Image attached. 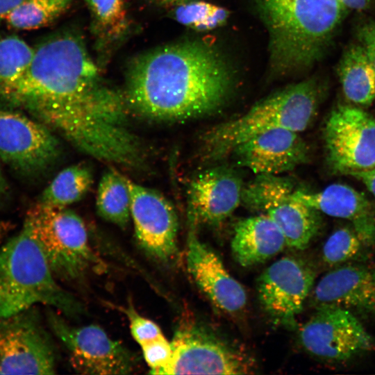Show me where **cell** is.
Masks as SVG:
<instances>
[{
	"label": "cell",
	"instance_id": "cell-1",
	"mask_svg": "<svg viewBox=\"0 0 375 375\" xmlns=\"http://www.w3.org/2000/svg\"><path fill=\"white\" fill-rule=\"evenodd\" d=\"M233 69L214 45L185 40L149 49L129 63L124 97L128 108L163 122L213 114L231 97Z\"/></svg>",
	"mask_w": 375,
	"mask_h": 375
},
{
	"label": "cell",
	"instance_id": "cell-2",
	"mask_svg": "<svg viewBox=\"0 0 375 375\" xmlns=\"http://www.w3.org/2000/svg\"><path fill=\"white\" fill-rule=\"evenodd\" d=\"M106 85L83 38L64 31L35 48L28 68L0 100L35 115L81 104Z\"/></svg>",
	"mask_w": 375,
	"mask_h": 375
},
{
	"label": "cell",
	"instance_id": "cell-3",
	"mask_svg": "<svg viewBox=\"0 0 375 375\" xmlns=\"http://www.w3.org/2000/svg\"><path fill=\"white\" fill-rule=\"evenodd\" d=\"M269 36V68L286 76L323 56L346 9L339 0H257Z\"/></svg>",
	"mask_w": 375,
	"mask_h": 375
},
{
	"label": "cell",
	"instance_id": "cell-4",
	"mask_svg": "<svg viewBox=\"0 0 375 375\" xmlns=\"http://www.w3.org/2000/svg\"><path fill=\"white\" fill-rule=\"evenodd\" d=\"M320 94L317 81L308 78L262 99L241 115L213 126L200 138L203 159L220 160L239 144L267 131H303L315 118Z\"/></svg>",
	"mask_w": 375,
	"mask_h": 375
},
{
	"label": "cell",
	"instance_id": "cell-5",
	"mask_svg": "<svg viewBox=\"0 0 375 375\" xmlns=\"http://www.w3.org/2000/svg\"><path fill=\"white\" fill-rule=\"evenodd\" d=\"M46 256L24 222L0 246V319L42 303L69 317L81 315L80 301L56 281Z\"/></svg>",
	"mask_w": 375,
	"mask_h": 375
},
{
	"label": "cell",
	"instance_id": "cell-6",
	"mask_svg": "<svg viewBox=\"0 0 375 375\" xmlns=\"http://www.w3.org/2000/svg\"><path fill=\"white\" fill-rule=\"evenodd\" d=\"M30 227L56 278L75 281L99 265L81 217L67 207L37 203L27 212Z\"/></svg>",
	"mask_w": 375,
	"mask_h": 375
},
{
	"label": "cell",
	"instance_id": "cell-7",
	"mask_svg": "<svg viewBox=\"0 0 375 375\" xmlns=\"http://www.w3.org/2000/svg\"><path fill=\"white\" fill-rule=\"evenodd\" d=\"M292 181L272 174H258L244 187L242 203L270 217L281 231L286 246L306 249L321 226L320 212L297 200Z\"/></svg>",
	"mask_w": 375,
	"mask_h": 375
},
{
	"label": "cell",
	"instance_id": "cell-8",
	"mask_svg": "<svg viewBox=\"0 0 375 375\" xmlns=\"http://www.w3.org/2000/svg\"><path fill=\"white\" fill-rule=\"evenodd\" d=\"M172 356L160 374H246L249 358L238 349L197 324L179 326L172 340Z\"/></svg>",
	"mask_w": 375,
	"mask_h": 375
},
{
	"label": "cell",
	"instance_id": "cell-9",
	"mask_svg": "<svg viewBox=\"0 0 375 375\" xmlns=\"http://www.w3.org/2000/svg\"><path fill=\"white\" fill-rule=\"evenodd\" d=\"M56 367L52 339L35 306L0 319L1 374H53Z\"/></svg>",
	"mask_w": 375,
	"mask_h": 375
},
{
	"label": "cell",
	"instance_id": "cell-10",
	"mask_svg": "<svg viewBox=\"0 0 375 375\" xmlns=\"http://www.w3.org/2000/svg\"><path fill=\"white\" fill-rule=\"evenodd\" d=\"M48 322L78 373L119 375L131 374L135 369L137 362L134 354L100 326H74L51 311L48 313Z\"/></svg>",
	"mask_w": 375,
	"mask_h": 375
},
{
	"label": "cell",
	"instance_id": "cell-11",
	"mask_svg": "<svg viewBox=\"0 0 375 375\" xmlns=\"http://www.w3.org/2000/svg\"><path fill=\"white\" fill-rule=\"evenodd\" d=\"M324 138L333 172L350 175L375 168V119L363 110L336 107L326 122Z\"/></svg>",
	"mask_w": 375,
	"mask_h": 375
},
{
	"label": "cell",
	"instance_id": "cell-12",
	"mask_svg": "<svg viewBox=\"0 0 375 375\" xmlns=\"http://www.w3.org/2000/svg\"><path fill=\"white\" fill-rule=\"evenodd\" d=\"M131 194V219L142 250L154 260L167 264L178 251L176 210L161 193L126 177Z\"/></svg>",
	"mask_w": 375,
	"mask_h": 375
},
{
	"label": "cell",
	"instance_id": "cell-13",
	"mask_svg": "<svg viewBox=\"0 0 375 375\" xmlns=\"http://www.w3.org/2000/svg\"><path fill=\"white\" fill-rule=\"evenodd\" d=\"M302 347L315 357L344 360L369 350L373 340L358 319L340 307H322L301 328Z\"/></svg>",
	"mask_w": 375,
	"mask_h": 375
},
{
	"label": "cell",
	"instance_id": "cell-14",
	"mask_svg": "<svg viewBox=\"0 0 375 375\" xmlns=\"http://www.w3.org/2000/svg\"><path fill=\"white\" fill-rule=\"evenodd\" d=\"M59 144L47 126L22 113L0 108V158L13 170L31 174L57 158Z\"/></svg>",
	"mask_w": 375,
	"mask_h": 375
},
{
	"label": "cell",
	"instance_id": "cell-15",
	"mask_svg": "<svg viewBox=\"0 0 375 375\" xmlns=\"http://www.w3.org/2000/svg\"><path fill=\"white\" fill-rule=\"evenodd\" d=\"M314 280L315 273L307 263L294 257H283L273 262L259 276V301L276 322L293 327Z\"/></svg>",
	"mask_w": 375,
	"mask_h": 375
},
{
	"label": "cell",
	"instance_id": "cell-16",
	"mask_svg": "<svg viewBox=\"0 0 375 375\" xmlns=\"http://www.w3.org/2000/svg\"><path fill=\"white\" fill-rule=\"evenodd\" d=\"M242 180L226 166L203 170L190 181L188 189V219L199 224L216 225L229 217L242 203Z\"/></svg>",
	"mask_w": 375,
	"mask_h": 375
},
{
	"label": "cell",
	"instance_id": "cell-17",
	"mask_svg": "<svg viewBox=\"0 0 375 375\" xmlns=\"http://www.w3.org/2000/svg\"><path fill=\"white\" fill-rule=\"evenodd\" d=\"M229 156L257 175H279L306 162L308 149L299 132L276 128L239 144Z\"/></svg>",
	"mask_w": 375,
	"mask_h": 375
},
{
	"label": "cell",
	"instance_id": "cell-18",
	"mask_svg": "<svg viewBox=\"0 0 375 375\" xmlns=\"http://www.w3.org/2000/svg\"><path fill=\"white\" fill-rule=\"evenodd\" d=\"M186 261L197 285L218 308L227 313L241 311L247 303L243 286L225 268L220 258L196 233L189 224Z\"/></svg>",
	"mask_w": 375,
	"mask_h": 375
},
{
	"label": "cell",
	"instance_id": "cell-19",
	"mask_svg": "<svg viewBox=\"0 0 375 375\" xmlns=\"http://www.w3.org/2000/svg\"><path fill=\"white\" fill-rule=\"evenodd\" d=\"M293 196L320 212L349 220L364 244L375 243V208L362 193L334 183L317 192L294 190Z\"/></svg>",
	"mask_w": 375,
	"mask_h": 375
},
{
	"label": "cell",
	"instance_id": "cell-20",
	"mask_svg": "<svg viewBox=\"0 0 375 375\" xmlns=\"http://www.w3.org/2000/svg\"><path fill=\"white\" fill-rule=\"evenodd\" d=\"M312 300L317 308L375 309V271L344 265L326 274L316 284Z\"/></svg>",
	"mask_w": 375,
	"mask_h": 375
},
{
	"label": "cell",
	"instance_id": "cell-21",
	"mask_svg": "<svg viewBox=\"0 0 375 375\" xmlns=\"http://www.w3.org/2000/svg\"><path fill=\"white\" fill-rule=\"evenodd\" d=\"M286 246L285 238L274 221L265 214L240 220L234 229L231 251L242 267L263 262Z\"/></svg>",
	"mask_w": 375,
	"mask_h": 375
},
{
	"label": "cell",
	"instance_id": "cell-22",
	"mask_svg": "<svg viewBox=\"0 0 375 375\" xmlns=\"http://www.w3.org/2000/svg\"><path fill=\"white\" fill-rule=\"evenodd\" d=\"M338 72L343 93L349 101L368 106L375 99V71L361 44L347 49Z\"/></svg>",
	"mask_w": 375,
	"mask_h": 375
},
{
	"label": "cell",
	"instance_id": "cell-23",
	"mask_svg": "<svg viewBox=\"0 0 375 375\" xmlns=\"http://www.w3.org/2000/svg\"><path fill=\"white\" fill-rule=\"evenodd\" d=\"M96 207L103 219L125 228L131 219V194L126 176L115 169L106 172L99 183Z\"/></svg>",
	"mask_w": 375,
	"mask_h": 375
},
{
	"label": "cell",
	"instance_id": "cell-24",
	"mask_svg": "<svg viewBox=\"0 0 375 375\" xmlns=\"http://www.w3.org/2000/svg\"><path fill=\"white\" fill-rule=\"evenodd\" d=\"M93 175L85 165L69 166L60 171L43 191L40 202L57 207H67L80 201L90 190Z\"/></svg>",
	"mask_w": 375,
	"mask_h": 375
},
{
	"label": "cell",
	"instance_id": "cell-25",
	"mask_svg": "<svg viewBox=\"0 0 375 375\" xmlns=\"http://www.w3.org/2000/svg\"><path fill=\"white\" fill-rule=\"evenodd\" d=\"M74 0H25L4 20L18 30H33L48 26L63 15Z\"/></svg>",
	"mask_w": 375,
	"mask_h": 375
},
{
	"label": "cell",
	"instance_id": "cell-26",
	"mask_svg": "<svg viewBox=\"0 0 375 375\" xmlns=\"http://www.w3.org/2000/svg\"><path fill=\"white\" fill-rule=\"evenodd\" d=\"M34 52L17 35L0 36V97L24 75Z\"/></svg>",
	"mask_w": 375,
	"mask_h": 375
},
{
	"label": "cell",
	"instance_id": "cell-27",
	"mask_svg": "<svg viewBox=\"0 0 375 375\" xmlns=\"http://www.w3.org/2000/svg\"><path fill=\"white\" fill-rule=\"evenodd\" d=\"M171 10L173 18L179 24L201 32L223 26L230 15L225 8L202 0L190 1Z\"/></svg>",
	"mask_w": 375,
	"mask_h": 375
},
{
	"label": "cell",
	"instance_id": "cell-28",
	"mask_svg": "<svg viewBox=\"0 0 375 375\" xmlns=\"http://www.w3.org/2000/svg\"><path fill=\"white\" fill-rule=\"evenodd\" d=\"M92 19L94 31L103 39H115L127 27L124 0H85Z\"/></svg>",
	"mask_w": 375,
	"mask_h": 375
},
{
	"label": "cell",
	"instance_id": "cell-29",
	"mask_svg": "<svg viewBox=\"0 0 375 375\" xmlns=\"http://www.w3.org/2000/svg\"><path fill=\"white\" fill-rule=\"evenodd\" d=\"M364 244L353 228L343 227L334 231L326 240L322 249L324 262L337 265L356 256Z\"/></svg>",
	"mask_w": 375,
	"mask_h": 375
},
{
	"label": "cell",
	"instance_id": "cell-30",
	"mask_svg": "<svg viewBox=\"0 0 375 375\" xmlns=\"http://www.w3.org/2000/svg\"><path fill=\"white\" fill-rule=\"evenodd\" d=\"M143 358L150 369V374H160L172 356L171 342L164 335L142 345Z\"/></svg>",
	"mask_w": 375,
	"mask_h": 375
},
{
	"label": "cell",
	"instance_id": "cell-31",
	"mask_svg": "<svg viewBox=\"0 0 375 375\" xmlns=\"http://www.w3.org/2000/svg\"><path fill=\"white\" fill-rule=\"evenodd\" d=\"M124 313L129 321L131 334L140 346L163 335L156 323L139 314L131 303L124 309Z\"/></svg>",
	"mask_w": 375,
	"mask_h": 375
},
{
	"label": "cell",
	"instance_id": "cell-32",
	"mask_svg": "<svg viewBox=\"0 0 375 375\" xmlns=\"http://www.w3.org/2000/svg\"><path fill=\"white\" fill-rule=\"evenodd\" d=\"M358 36L375 71V22L370 21L362 25Z\"/></svg>",
	"mask_w": 375,
	"mask_h": 375
},
{
	"label": "cell",
	"instance_id": "cell-33",
	"mask_svg": "<svg viewBox=\"0 0 375 375\" xmlns=\"http://www.w3.org/2000/svg\"><path fill=\"white\" fill-rule=\"evenodd\" d=\"M350 175L361 181L375 197V168L367 171L354 172Z\"/></svg>",
	"mask_w": 375,
	"mask_h": 375
},
{
	"label": "cell",
	"instance_id": "cell-34",
	"mask_svg": "<svg viewBox=\"0 0 375 375\" xmlns=\"http://www.w3.org/2000/svg\"><path fill=\"white\" fill-rule=\"evenodd\" d=\"M342 6L346 9L362 11L367 9L371 0H339Z\"/></svg>",
	"mask_w": 375,
	"mask_h": 375
},
{
	"label": "cell",
	"instance_id": "cell-35",
	"mask_svg": "<svg viewBox=\"0 0 375 375\" xmlns=\"http://www.w3.org/2000/svg\"><path fill=\"white\" fill-rule=\"evenodd\" d=\"M25 0H0V20L4 19Z\"/></svg>",
	"mask_w": 375,
	"mask_h": 375
},
{
	"label": "cell",
	"instance_id": "cell-36",
	"mask_svg": "<svg viewBox=\"0 0 375 375\" xmlns=\"http://www.w3.org/2000/svg\"><path fill=\"white\" fill-rule=\"evenodd\" d=\"M158 7L165 8H173L181 4L188 3L194 0H146Z\"/></svg>",
	"mask_w": 375,
	"mask_h": 375
},
{
	"label": "cell",
	"instance_id": "cell-37",
	"mask_svg": "<svg viewBox=\"0 0 375 375\" xmlns=\"http://www.w3.org/2000/svg\"><path fill=\"white\" fill-rule=\"evenodd\" d=\"M9 192L8 183L0 167V205L8 199Z\"/></svg>",
	"mask_w": 375,
	"mask_h": 375
},
{
	"label": "cell",
	"instance_id": "cell-38",
	"mask_svg": "<svg viewBox=\"0 0 375 375\" xmlns=\"http://www.w3.org/2000/svg\"><path fill=\"white\" fill-rule=\"evenodd\" d=\"M14 227L15 225L9 221H0V246L6 240V237Z\"/></svg>",
	"mask_w": 375,
	"mask_h": 375
},
{
	"label": "cell",
	"instance_id": "cell-39",
	"mask_svg": "<svg viewBox=\"0 0 375 375\" xmlns=\"http://www.w3.org/2000/svg\"><path fill=\"white\" fill-rule=\"evenodd\" d=\"M0 374H1V369H0Z\"/></svg>",
	"mask_w": 375,
	"mask_h": 375
}]
</instances>
